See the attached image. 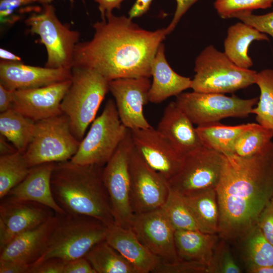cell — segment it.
Listing matches in <instances>:
<instances>
[{"mask_svg": "<svg viewBox=\"0 0 273 273\" xmlns=\"http://www.w3.org/2000/svg\"><path fill=\"white\" fill-rule=\"evenodd\" d=\"M6 138L1 134L0 154L1 155H7L16 152L17 150L8 143Z\"/></svg>", "mask_w": 273, "mask_h": 273, "instance_id": "cell-49", "label": "cell"}, {"mask_svg": "<svg viewBox=\"0 0 273 273\" xmlns=\"http://www.w3.org/2000/svg\"><path fill=\"white\" fill-rule=\"evenodd\" d=\"M156 129L183 157L204 146L193 123L175 102L165 108Z\"/></svg>", "mask_w": 273, "mask_h": 273, "instance_id": "cell-20", "label": "cell"}, {"mask_svg": "<svg viewBox=\"0 0 273 273\" xmlns=\"http://www.w3.org/2000/svg\"><path fill=\"white\" fill-rule=\"evenodd\" d=\"M198 0H176V9L172 20L169 25L165 28L167 35L172 32L181 17L188 9Z\"/></svg>", "mask_w": 273, "mask_h": 273, "instance_id": "cell-44", "label": "cell"}, {"mask_svg": "<svg viewBox=\"0 0 273 273\" xmlns=\"http://www.w3.org/2000/svg\"><path fill=\"white\" fill-rule=\"evenodd\" d=\"M0 58L3 60L12 62H21L22 60L20 57L3 48L0 49Z\"/></svg>", "mask_w": 273, "mask_h": 273, "instance_id": "cell-50", "label": "cell"}, {"mask_svg": "<svg viewBox=\"0 0 273 273\" xmlns=\"http://www.w3.org/2000/svg\"><path fill=\"white\" fill-rule=\"evenodd\" d=\"M256 224L265 239L273 245V205L270 201L260 214Z\"/></svg>", "mask_w": 273, "mask_h": 273, "instance_id": "cell-41", "label": "cell"}, {"mask_svg": "<svg viewBox=\"0 0 273 273\" xmlns=\"http://www.w3.org/2000/svg\"><path fill=\"white\" fill-rule=\"evenodd\" d=\"M80 142L72 134L64 114L35 122L33 139L24 153L30 167L47 162L70 160Z\"/></svg>", "mask_w": 273, "mask_h": 273, "instance_id": "cell-8", "label": "cell"}, {"mask_svg": "<svg viewBox=\"0 0 273 273\" xmlns=\"http://www.w3.org/2000/svg\"><path fill=\"white\" fill-rule=\"evenodd\" d=\"M84 257L96 273H136L132 265L106 240L96 244Z\"/></svg>", "mask_w": 273, "mask_h": 273, "instance_id": "cell-30", "label": "cell"}, {"mask_svg": "<svg viewBox=\"0 0 273 273\" xmlns=\"http://www.w3.org/2000/svg\"><path fill=\"white\" fill-rule=\"evenodd\" d=\"M107 231V225L94 217L58 214L44 250L31 268L50 258L57 257L68 262L84 257L96 244L106 240Z\"/></svg>", "mask_w": 273, "mask_h": 273, "instance_id": "cell-4", "label": "cell"}, {"mask_svg": "<svg viewBox=\"0 0 273 273\" xmlns=\"http://www.w3.org/2000/svg\"><path fill=\"white\" fill-rule=\"evenodd\" d=\"M217 234L199 230H176L174 243L179 260L194 261L209 265L218 241Z\"/></svg>", "mask_w": 273, "mask_h": 273, "instance_id": "cell-25", "label": "cell"}, {"mask_svg": "<svg viewBox=\"0 0 273 273\" xmlns=\"http://www.w3.org/2000/svg\"><path fill=\"white\" fill-rule=\"evenodd\" d=\"M35 122L13 108L0 113V133L18 151L25 153L34 135Z\"/></svg>", "mask_w": 273, "mask_h": 273, "instance_id": "cell-28", "label": "cell"}, {"mask_svg": "<svg viewBox=\"0 0 273 273\" xmlns=\"http://www.w3.org/2000/svg\"><path fill=\"white\" fill-rule=\"evenodd\" d=\"M224 162V154L203 146L184 157L179 171L168 181L169 188L181 196L216 189Z\"/></svg>", "mask_w": 273, "mask_h": 273, "instance_id": "cell-11", "label": "cell"}, {"mask_svg": "<svg viewBox=\"0 0 273 273\" xmlns=\"http://www.w3.org/2000/svg\"><path fill=\"white\" fill-rule=\"evenodd\" d=\"M255 83L260 91L257 105L252 113L262 126L273 130V69H267L257 72Z\"/></svg>", "mask_w": 273, "mask_h": 273, "instance_id": "cell-33", "label": "cell"}, {"mask_svg": "<svg viewBox=\"0 0 273 273\" xmlns=\"http://www.w3.org/2000/svg\"><path fill=\"white\" fill-rule=\"evenodd\" d=\"M176 97L177 106L198 126L217 123L228 117H246L258 101V98L243 99L224 94L195 91L181 93Z\"/></svg>", "mask_w": 273, "mask_h": 273, "instance_id": "cell-10", "label": "cell"}, {"mask_svg": "<svg viewBox=\"0 0 273 273\" xmlns=\"http://www.w3.org/2000/svg\"><path fill=\"white\" fill-rule=\"evenodd\" d=\"M58 219L56 213L42 224L13 238L0 251V259L14 260L31 267L44 250Z\"/></svg>", "mask_w": 273, "mask_h": 273, "instance_id": "cell-21", "label": "cell"}, {"mask_svg": "<svg viewBox=\"0 0 273 273\" xmlns=\"http://www.w3.org/2000/svg\"><path fill=\"white\" fill-rule=\"evenodd\" d=\"M266 40L268 37L243 22L231 26L224 42V54L237 66L249 69L253 65L248 56V48L254 40Z\"/></svg>", "mask_w": 273, "mask_h": 273, "instance_id": "cell-26", "label": "cell"}, {"mask_svg": "<svg viewBox=\"0 0 273 273\" xmlns=\"http://www.w3.org/2000/svg\"><path fill=\"white\" fill-rule=\"evenodd\" d=\"M254 124L228 126L217 122L198 126L196 128L204 146L225 155L232 153L234 145L239 136Z\"/></svg>", "mask_w": 273, "mask_h": 273, "instance_id": "cell-29", "label": "cell"}, {"mask_svg": "<svg viewBox=\"0 0 273 273\" xmlns=\"http://www.w3.org/2000/svg\"><path fill=\"white\" fill-rule=\"evenodd\" d=\"M71 78L48 86L14 91L12 108L34 122L63 114L61 102Z\"/></svg>", "mask_w": 273, "mask_h": 273, "instance_id": "cell-18", "label": "cell"}, {"mask_svg": "<svg viewBox=\"0 0 273 273\" xmlns=\"http://www.w3.org/2000/svg\"><path fill=\"white\" fill-rule=\"evenodd\" d=\"M0 203V251L18 235L34 228L56 213L40 203L6 196Z\"/></svg>", "mask_w": 273, "mask_h": 273, "instance_id": "cell-15", "label": "cell"}, {"mask_svg": "<svg viewBox=\"0 0 273 273\" xmlns=\"http://www.w3.org/2000/svg\"><path fill=\"white\" fill-rule=\"evenodd\" d=\"M53 0H35V2H38L39 3L44 4H50ZM70 3H73L74 0H69Z\"/></svg>", "mask_w": 273, "mask_h": 273, "instance_id": "cell-52", "label": "cell"}, {"mask_svg": "<svg viewBox=\"0 0 273 273\" xmlns=\"http://www.w3.org/2000/svg\"><path fill=\"white\" fill-rule=\"evenodd\" d=\"M216 191L219 235L225 241L242 239L273 195V142L252 156L224 155Z\"/></svg>", "mask_w": 273, "mask_h": 273, "instance_id": "cell-2", "label": "cell"}, {"mask_svg": "<svg viewBox=\"0 0 273 273\" xmlns=\"http://www.w3.org/2000/svg\"><path fill=\"white\" fill-rule=\"evenodd\" d=\"M134 149L131 131L103 167V179L108 192L115 223L129 229L133 213L130 200L129 161Z\"/></svg>", "mask_w": 273, "mask_h": 273, "instance_id": "cell-12", "label": "cell"}, {"mask_svg": "<svg viewBox=\"0 0 273 273\" xmlns=\"http://www.w3.org/2000/svg\"><path fill=\"white\" fill-rule=\"evenodd\" d=\"M151 85L148 77L109 81V91L114 98L120 119L126 128L133 130L151 126L144 114V107L149 102Z\"/></svg>", "mask_w": 273, "mask_h": 273, "instance_id": "cell-16", "label": "cell"}, {"mask_svg": "<svg viewBox=\"0 0 273 273\" xmlns=\"http://www.w3.org/2000/svg\"><path fill=\"white\" fill-rule=\"evenodd\" d=\"M32 33L39 35L47 52L45 67L71 69L74 53L80 34L63 24L55 8L44 4L42 10L32 13L25 21Z\"/></svg>", "mask_w": 273, "mask_h": 273, "instance_id": "cell-9", "label": "cell"}, {"mask_svg": "<svg viewBox=\"0 0 273 273\" xmlns=\"http://www.w3.org/2000/svg\"><path fill=\"white\" fill-rule=\"evenodd\" d=\"M31 168L24 153L18 151L0 156V199L21 183Z\"/></svg>", "mask_w": 273, "mask_h": 273, "instance_id": "cell-31", "label": "cell"}, {"mask_svg": "<svg viewBox=\"0 0 273 273\" xmlns=\"http://www.w3.org/2000/svg\"><path fill=\"white\" fill-rule=\"evenodd\" d=\"M129 229L161 261L173 263L179 260L174 243L175 230L161 207L134 214Z\"/></svg>", "mask_w": 273, "mask_h": 273, "instance_id": "cell-14", "label": "cell"}, {"mask_svg": "<svg viewBox=\"0 0 273 273\" xmlns=\"http://www.w3.org/2000/svg\"><path fill=\"white\" fill-rule=\"evenodd\" d=\"M236 18L273 37V12L262 15H253L251 12L244 13Z\"/></svg>", "mask_w": 273, "mask_h": 273, "instance_id": "cell-39", "label": "cell"}, {"mask_svg": "<svg viewBox=\"0 0 273 273\" xmlns=\"http://www.w3.org/2000/svg\"><path fill=\"white\" fill-rule=\"evenodd\" d=\"M93 27V38L76 44L72 67L94 70L108 81L151 76V64L167 35L165 28L145 30L129 17L113 14Z\"/></svg>", "mask_w": 273, "mask_h": 273, "instance_id": "cell-1", "label": "cell"}, {"mask_svg": "<svg viewBox=\"0 0 273 273\" xmlns=\"http://www.w3.org/2000/svg\"><path fill=\"white\" fill-rule=\"evenodd\" d=\"M35 0H1L0 1V20L2 23H11L18 19V17L14 15V12L26 5Z\"/></svg>", "mask_w": 273, "mask_h": 273, "instance_id": "cell-40", "label": "cell"}, {"mask_svg": "<svg viewBox=\"0 0 273 273\" xmlns=\"http://www.w3.org/2000/svg\"><path fill=\"white\" fill-rule=\"evenodd\" d=\"M272 3L271 0H216L214 7L221 18L229 19L254 10L269 8Z\"/></svg>", "mask_w": 273, "mask_h": 273, "instance_id": "cell-36", "label": "cell"}, {"mask_svg": "<svg viewBox=\"0 0 273 273\" xmlns=\"http://www.w3.org/2000/svg\"><path fill=\"white\" fill-rule=\"evenodd\" d=\"M64 273H96L89 262L80 257L66 262Z\"/></svg>", "mask_w": 273, "mask_h": 273, "instance_id": "cell-43", "label": "cell"}, {"mask_svg": "<svg viewBox=\"0 0 273 273\" xmlns=\"http://www.w3.org/2000/svg\"><path fill=\"white\" fill-rule=\"evenodd\" d=\"M270 202L271 203V204H272L273 205V195L270 199Z\"/></svg>", "mask_w": 273, "mask_h": 273, "instance_id": "cell-53", "label": "cell"}, {"mask_svg": "<svg viewBox=\"0 0 273 273\" xmlns=\"http://www.w3.org/2000/svg\"><path fill=\"white\" fill-rule=\"evenodd\" d=\"M66 262L59 258H50L32 267L29 273H64Z\"/></svg>", "mask_w": 273, "mask_h": 273, "instance_id": "cell-42", "label": "cell"}, {"mask_svg": "<svg viewBox=\"0 0 273 273\" xmlns=\"http://www.w3.org/2000/svg\"><path fill=\"white\" fill-rule=\"evenodd\" d=\"M124 0H95L99 4V9L101 12L102 20L112 14L113 9H120L121 3Z\"/></svg>", "mask_w": 273, "mask_h": 273, "instance_id": "cell-46", "label": "cell"}, {"mask_svg": "<svg viewBox=\"0 0 273 273\" xmlns=\"http://www.w3.org/2000/svg\"><path fill=\"white\" fill-rule=\"evenodd\" d=\"M218 241L214 248L208 273H240L242 272L225 240Z\"/></svg>", "mask_w": 273, "mask_h": 273, "instance_id": "cell-37", "label": "cell"}, {"mask_svg": "<svg viewBox=\"0 0 273 273\" xmlns=\"http://www.w3.org/2000/svg\"><path fill=\"white\" fill-rule=\"evenodd\" d=\"M31 265L20 262L0 259V273H29Z\"/></svg>", "mask_w": 273, "mask_h": 273, "instance_id": "cell-45", "label": "cell"}, {"mask_svg": "<svg viewBox=\"0 0 273 273\" xmlns=\"http://www.w3.org/2000/svg\"><path fill=\"white\" fill-rule=\"evenodd\" d=\"M128 130L120 119L115 101L109 99L101 115L91 123L71 160L79 164L104 166Z\"/></svg>", "mask_w": 273, "mask_h": 273, "instance_id": "cell-7", "label": "cell"}, {"mask_svg": "<svg viewBox=\"0 0 273 273\" xmlns=\"http://www.w3.org/2000/svg\"><path fill=\"white\" fill-rule=\"evenodd\" d=\"M71 72V84L61 109L69 119L72 134L81 142L109 91V81L90 69L72 67Z\"/></svg>", "mask_w": 273, "mask_h": 273, "instance_id": "cell-5", "label": "cell"}, {"mask_svg": "<svg viewBox=\"0 0 273 273\" xmlns=\"http://www.w3.org/2000/svg\"><path fill=\"white\" fill-rule=\"evenodd\" d=\"M175 231L198 230L196 221L183 197L169 189L167 198L161 207Z\"/></svg>", "mask_w": 273, "mask_h": 273, "instance_id": "cell-35", "label": "cell"}, {"mask_svg": "<svg viewBox=\"0 0 273 273\" xmlns=\"http://www.w3.org/2000/svg\"><path fill=\"white\" fill-rule=\"evenodd\" d=\"M71 77L70 69L33 66L3 60L0 63V84L12 91L41 87Z\"/></svg>", "mask_w": 273, "mask_h": 273, "instance_id": "cell-19", "label": "cell"}, {"mask_svg": "<svg viewBox=\"0 0 273 273\" xmlns=\"http://www.w3.org/2000/svg\"><path fill=\"white\" fill-rule=\"evenodd\" d=\"M130 200L134 214L161 208L169 192L166 179L150 167L134 148L129 161Z\"/></svg>", "mask_w": 273, "mask_h": 273, "instance_id": "cell-13", "label": "cell"}, {"mask_svg": "<svg viewBox=\"0 0 273 273\" xmlns=\"http://www.w3.org/2000/svg\"><path fill=\"white\" fill-rule=\"evenodd\" d=\"M272 138V130L254 123L239 136L231 154L241 157L252 156L264 150Z\"/></svg>", "mask_w": 273, "mask_h": 273, "instance_id": "cell-34", "label": "cell"}, {"mask_svg": "<svg viewBox=\"0 0 273 273\" xmlns=\"http://www.w3.org/2000/svg\"><path fill=\"white\" fill-rule=\"evenodd\" d=\"M247 271L250 273H273V265L249 267Z\"/></svg>", "mask_w": 273, "mask_h": 273, "instance_id": "cell-51", "label": "cell"}, {"mask_svg": "<svg viewBox=\"0 0 273 273\" xmlns=\"http://www.w3.org/2000/svg\"><path fill=\"white\" fill-rule=\"evenodd\" d=\"M151 74L153 81L149 89V100L151 103H161L191 87L192 80L177 74L168 63L162 42L152 61Z\"/></svg>", "mask_w": 273, "mask_h": 273, "instance_id": "cell-24", "label": "cell"}, {"mask_svg": "<svg viewBox=\"0 0 273 273\" xmlns=\"http://www.w3.org/2000/svg\"><path fill=\"white\" fill-rule=\"evenodd\" d=\"M153 0H136L128 14L130 19L139 17L146 13L149 9Z\"/></svg>", "mask_w": 273, "mask_h": 273, "instance_id": "cell-48", "label": "cell"}, {"mask_svg": "<svg viewBox=\"0 0 273 273\" xmlns=\"http://www.w3.org/2000/svg\"><path fill=\"white\" fill-rule=\"evenodd\" d=\"M191 88L201 93H231L255 83L257 72L240 68L213 46L198 56Z\"/></svg>", "mask_w": 273, "mask_h": 273, "instance_id": "cell-6", "label": "cell"}, {"mask_svg": "<svg viewBox=\"0 0 273 273\" xmlns=\"http://www.w3.org/2000/svg\"><path fill=\"white\" fill-rule=\"evenodd\" d=\"M103 167L79 164L71 160L55 163L51 178L52 192L66 213L92 217L107 225L115 223L103 179Z\"/></svg>", "mask_w": 273, "mask_h": 273, "instance_id": "cell-3", "label": "cell"}, {"mask_svg": "<svg viewBox=\"0 0 273 273\" xmlns=\"http://www.w3.org/2000/svg\"><path fill=\"white\" fill-rule=\"evenodd\" d=\"M107 226L106 240L132 265L136 273L154 272L160 260L140 242L130 229L116 223Z\"/></svg>", "mask_w": 273, "mask_h": 273, "instance_id": "cell-22", "label": "cell"}, {"mask_svg": "<svg viewBox=\"0 0 273 273\" xmlns=\"http://www.w3.org/2000/svg\"><path fill=\"white\" fill-rule=\"evenodd\" d=\"M244 239L243 254L247 268L273 265V245L256 224Z\"/></svg>", "mask_w": 273, "mask_h": 273, "instance_id": "cell-32", "label": "cell"}, {"mask_svg": "<svg viewBox=\"0 0 273 273\" xmlns=\"http://www.w3.org/2000/svg\"><path fill=\"white\" fill-rule=\"evenodd\" d=\"M272 2L273 3V0H271Z\"/></svg>", "mask_w": 273, "mask_h": 273, "instance_id": "cell-54", "label": "cell"}, {"mask_svg": "<svg viewBox=\"0 0 273 273\" xmlns=\"http://www.w3.org/2000/svg\"><path fill=\"white\" fill-rule=\"evenodd\" d=\"M181 197L191 211L198 230L207 234H218L219 212L216 189Z\"/></svg>", "mask_w": 273, "mask_h": 273, "instance_id": "cell-27", "label": "cell"}, {"mask_svg": "<svg viewBox=\"0 0 273 273\" xmlns=\"http://www.w3.org/2000/svg\"><path fill=\"white\" fill-rule=\"evenodd\" d=\"M155 273H208V266L203 263L179 260L173 263L160 261Z\"/></svg>", "mask_w": 273, "mask_h": 273, "instance_id": "cell-38", "label": "cell"}, {"mask_svg": "<svg viewBox=\"0 0 273 273\" xmlns=\"http://www.w3.org/2000/svg\"><path fill=\"white\" fill-rule=\"evenodd\" d=\"M55 163L47 162L32 167L25 178L7 196L37 202L50 207L57 214H66L52 192L51 178Z\"/></svg>", "mask_w": 273, "mask_h": 273, "instance_id": "cell-23", "label": "cell"}, {"mask_svg": "<svg viewBox=\"0 0 273 273\" xmlns=\"http://www.w3.org/2000/svg\"><path fill=\"white\" fill-rule=\"evenodd\" d=\"M14 100V91L6 88L0 84V112L12 108Z\"/></svg>", "mask_w": 273, "mask_h": 273, "instance_id": "cell-47", "label": "cell"}, {"mask_svg": "<svg viewBox=\"0 0 273 273\" xmlns=\"http://www.w3.org/2000/svg\"><path fill=\"white\" fill-rule=\"evenodd\" d=\"M130 131L138 153L150 167L168 182L179 171L184 157L157 129L152 126Z\"/></svg>", "mask_w": 273, "mask_h": 273, "instance_id": "cell-17", "label": "cell"}]
</instances>
